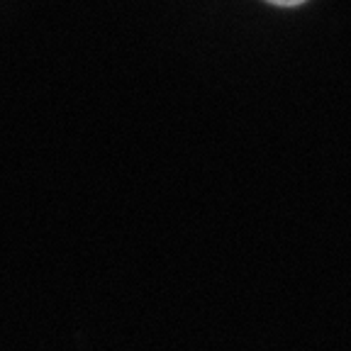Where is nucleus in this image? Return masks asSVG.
<instances>
[{"label": "nucleus", "mask_w": 351, "mask_h": 351, "mask_svg": "<svg viewBox=\"0 0 351 351\" xmlns=\"http://www.w3.org/2000/svg\"><path fill=\"white\" fill-rule=\"evenodd\" d=\"M271 5H278V8H293V5H302L305 0H266Z\"/></svg>", "instance_id": "nucleus-1"}]
</instances>
